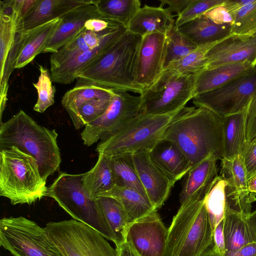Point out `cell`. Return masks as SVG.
Listing matches in <instances>:
<instances>
[{"label":"cell","instance_id":"obj_1","mask_svg":"<svg viewBox=\"0 0 256 256\" xmlns=\"http://www.w3.org/2000/svg\"><path fill=\"white\" fill-rule=\"evenodd\" d=\"M126 30L123 24L102 14L88 20L78 36L51 54L52 80L62 84L73 82Z\"/></svg>","mask_w":256,"mask_h":256},{"label":"cell","instance_id":"obj_2","mask_svg":"<svg viewBox=\"0 0 256 256\" xmlns=\"http://www.w3.org/2000/svg\"><path fill=\"white\" fill-rule=\"evenodd\" d=\"M163 139L174 144L192 166L212 154L224 158L222 120L202 107H184L168 126Z\"/></svg>","mask_w":256,"mask_h":256},{"label":"cell","instance_id":"obj_3","mask_svg":"<svg viewBox=\"0 0 256 256\" xmlns=\"http://www.w3.org/2000/svg\"><path fill=\"white\" fill-rule=\"evenodd\" d=\"M142 36L128 30L101 56L86 67L76 80L116 90L143 92L136 83Z\"/></svg>","mask_w":256,"mask_h":256},{"label":"cell","instance_id":"obj_4","mask_svg":"<svg viewBox=\"0 0 256 256\" xmlns=\"http://www.w3.org/2000/svg\"><path fill=\"white\" fill-rule=\"evenodd\" d=\"M0 126V148L16 146L32 156L46 180L59 170L62 160L55 130L38 124L22 110Z\"/></svg>","mask_w":256,"mask_h":256},{"label":"cell","instance_id":"obj_5","mask_svg":"<svg viewBox=\"0 0 256 256\" xmlns=\"http://www.w3.org/2000/svg\"><path fill=\"white\" fill-rule=\"evenodd\" d=\"M46 180L36 160L16 146L0 148V196L13 204H31L46 196Z\"/></svg>","mask_w":256,"mask_h":256},{"label":"cell","instance_id":"obj_6","mask_svg":"<svg viewBox=\"0 0 256 256\" xmlns=\"http://www.w3.org/2000/svg\"><path fill=\"white\" fill-rule=\"evenodd\" d=\"M213 234L204 200H188L168 228L164 256H202L214 244Z\"/></svg>","mask_w":256,"mask_h":256},{"label":"cell","instance_id":"obj_7","mask_svg":"<svg viewBox=\"0 0 256 256\" xmlns=\"http://www.w3.org/2000/svg\"><path fill=\"white\" fill-rule=\"evenodd\" d=\"M82 176L60 172L48 188L46 196L54 198L74 220L91 226L115 244L114 236L96 199L84 187Z\"/></svg>","mask_w":256,"mask_h":256},{"label":"cell","instance_id":"obj_8","mask_svg":"<svg viewBox=\"0 0 256 256\" xmlns=\"http://www.w3.org/2000/svg\"><path fill=\"white\" fill-rule=\"evenodd\" d=\"M182 110L164 114L140 113L116 133L100 141L96 150L109 156L150 150L162 139L167 128Z\"/></svg>","mask_w":256,"mask_h":256},{"label":"cell","instance_id":"obj_9","mask_svg":"<svg viewBox=\"0 0 256 256\" xmlns=\"http://www.w3.org/2000/svg\"><path fill=\"white\" fill-rule=\"evenodd\" d=\"M44 228L62 256H118L116 248L100 233L76 220L50 222Z\"/></svg>","mask_w":256,"mask_h":256},{"label":"cell","instance_id":"obj_10","mask_svg":"<svg viewBox=\"0 0 256 256\" xmlns=\"http://www.w3.org/2000/svg\"><path fill=\"white\" fill-rule=\"evenodd\" d=\"M198 74L182 75L164 70L157 80L140 94V113L164 114L183 109L194 98Z\"/></svg>","mask_w":256,"mask_h":256},{"label":"cell","instance_id":"obj_11","mask_svg":"<svg viewBox=\"0 0 256 256\" xmlns=\"http://www.w3.org/2000/svg\"><path fill=\"white\" fill-rule=\"evenodd\" d=\"M0 245L13 256H62L44 228L22 216L0 219Z\"/></svg>","mask_w":256,"mask_h":256},{"label":"cell","instance_id":"obj_12","mask_svg":"<svg viewBox=\"0 0 256 256\" xmlns=\"http://www.w3.org/2000/svg\"><path fill=\"white\" fill-rule=\"evenodd\" d=\"M256 90V66L220 87L196 96L192 103L224 118L246 111Z\"/></svg>","mask_w":256,"mask_h":256},{"label":"cell","instance_id":"obj_13","mask_svg":"<svg viewBox=\"0 0 256 256\" xmlns=\"http://www.w3.org/2000/svg\"><path fill=\"white\" fill-rule=\"evenodd\" d=\"M106 110L85 126L81 133L84 144L90 146L110 137L140 113V98L128 92L114 90Z\"/></svg>","mask_w":256,"mask_h":256},{"label":"cell","instance_id":"obj_14","mask_svg":"<svg viewBox=\"0 0 256 256\" xmlns=\"http://www.w3.org/2000/svg\"><path fill=\"white\" fill-rule=\"evenodd\" d=\"M221 161L220 176L226 182V208L248 216L252 212L256 195L249 190L243 158L240 154Z\"/></svg>","mask_w":256,"mask_h":256},{"label":"cell","instance_id":"obj_15","mask_svg":"<svg viewBox=\"0 0 256 256\" xmlns=\"http://www.w3.org/2000/svg\"><path fill=\"white\" fill-rule=\"evenodd\" d=\"M168 234L156 210L132 222L125 240L141 256H164Z\"/></svg>","mask_w":256,"mask_h":256},{"label":"cell","instance_id":"obj_16","mask_svg":"<svg viewBox=\"0 0 256 256\" xmlns=\"http://www.w3.org/2000/svg\"><path fill=\"white\" fill-rule=\"evenodd\" d=\"M206 58V69L241 62H248L255 66L256 36L231 34L211 46Z\"/></svg>","mask_w":256,"mask_h":256},{"label":"cell","instance_id":"obj_17","mask_svg":"<svg viewBox=\"0 0 256 256\" xmlns=\"http://www.w3.org/2000/svg\"><path fill=\"white\" fill-rule=\"evenodd\" d=\"M166 35L154 33L142 37L137 66L136 83L143 90L164 70Z\"/></svg>","mask_w":256,"mask_h":256},{"label":"cell","instance_id":"obj_18","mask_svg":"<svg viewBox=\"0 0 256 256\" xmlns=\"http://www.w3.org/2000/svg\"><path fill=\"white\" fill-rule=\"evenodd\" d=\"M134 166L148 198L158 210L167 200L174 184L152 161L150 150L132 154Z\"/></svg>","mask_w":256,"mask_h":256},{"label":"cell","instance_id":"obj_19","mask_svg":"<svg viewBox=\"0 0 256 256\" xmlns=\"http://www.w3.org/2000/svg\"><path fill=\"white\" fill-rule=\"evenodd\" d=\"M102 15L93 3L76 8L60 18V22L42 53L57 52L74 38L89 20Z\"/></svg>","mask_w":256,"mask_h":256},{"label":"cell","instance_id":"obj_20","mask_svg":"<svg viewBox=\"0 0 256 256\" xmlns=\"http://www.w3.org/2000/svg\"><path fill=\"white\" fill-rule=\"evenodd\" d=\"M212 154L192 168L180 194L181 204L188 200H204L218 176L216 162Z\"/></svg>","mask_w":256,"mask_h":256},{"label":"cell","instance_id":"obj_21","mask_svg":"<svg viewBox=\"0 0 256 256\" xmlns=\"http://www.w3.org/2000/svg\"><path fill=\"white\" fill-rule=\"evenodd\" d=\"M150 155L154 164L174 183L192 168L180 150L165 139L161 140L150 150Z\"/></svg>","mask_w":256,"mask_h":256},{"label":"cell","instance_id":"obj_22","mask_svg":"<svg viewBox=\"0 0 256 256\" xmlns=\"http://www.w3.org/2000/svg\"><path fill=\"white\" fill-rule=\"evenodd\" d=\"M174 16L166 8L144 4L138 10L127 26L130 32L144 36L160 33L166 34L175 24Z\"/></svg>","mask_w":256,"mask_h":256},{"label":"cell","instance_id":"obj_23","mask_svg":"<svg viewBox=\"0 0 256 256\" xmlns=\"http://www.w3.org/2000/svg\"><path fill=\"white\" fill-rule=\"evenodd\" d=\"M94 0H37L32 10L22 19L26 30H32L60 18L72 10L93 3Z\"/></svg>","mask_w":256,"mask_h":256},{"label":"cell","instance_id":"obj_24","mask_svg":"<svg viewBox=\"0 0 256 256\" xmlns=\"http://www.w3.org/2000/svg\"><path fill=\"white\" fill-rule=\"evenodd\" d=\"M254 67L248 62H241L204 70L196 76L194 91V98L198 94L222 86L249 72Z\"/></svg>","mask_w":256,"mask_h":256},{"label":"cell","instance_id":"obj_25","mask_svg":"<svg viewBox=\"0 0 256 256\" xmlns=\"http://www.w3.org/2000/svg\"><path fill=\"white\" fill-rule=\"evenodd\" d=\"M176 27L198 46L226 38L232 34V28L230 24H216L204 14Z\"/></svg>","mask_w":256,"mask_h":256},{"label":"cell","instance_id":"obj_26","mask_svg":"<svg viewBox=\"0 0 256 256\" xmlns=\"http://www.w3.org/2000/svg\"><path fill=\"white\" fill-rule=\"evenodd\" d=\"M82 181L86 191L94 199L109 192L116 186L110 156L98 154L94 166L83 174Z\"/></svg>","mask_w":256,"mask_h":256},{"label":"cell","instance_id":"obj_27","mask_svg":"<svg viewBox=\"0 0 256 256\" xmlns=\"http://www.w3.org/2000/svg\"><path fill=\"white\" fill-rule=\"evenodd\" d=\"M60 21V18H58L28 30L26 38L16 60L15 68L25 66L32 61L37 55L42 53Z\"/></svg>","mask_w":256,"mask_h":256},{"label":"cell","instance_id":"obj_28","mask_svg":"<svg viewBox=\"0 0 256 256\" xmlns=\"http://www.w3.org/2000/svg\"><path fill=\"white\" fill-rule=\"evenodd\" d=\"M246 110L221 118L224 158L230 159L242 154L247 144L246 138Z\"/></svg>","mask_w":256,"mask_h":256},{"label":"cell","instance_id":"obj_29","mask_svg":"<svg viewBox=\"0 0 256 256\" xmlns=\"http://www.w3.org/2000/svg\"><path fill=\"white\" fill-rule=\"evenodd\" d=\"M246 216L226 208L223 219V232L226 252L235 251L254 242L248 228Z\"/></svg>","mask_w":256,"mask_h":256},{"label":"cell","instance_id":"obj_30","mask_svg":"<svg viewBox=\"0 0 256 256\" xmlns=\"http://www.w3.org/2000/svg\"><path fill=\"white\" fill-rule=\"evenodd\" d=\"M114 93V90L77 80L76 86L62 96V104L72 118L82 104L95 99L112 98Z\"/></svg>","mask_w":256,"mask_h":256},{"label":"cell","instance_id":"obj_31","mask_svg":"<svg viewBox=\"0 0 256 256\" xmlns=\"http://www.w3.org/2000/svg\"><path fill=\"white\" fill-rule=\"evenodd\" d=\"M95 199L114 236L117 246L125 240L128 229L132 222L123 206L116 198L100 196Z\"/></svg>","mask_w":256,"mask_h":256},{"label":"cell","instance_id":"obj_32","mask_svg":"<svg viewBox=\"0 0 256 256\" xmlns=\"http://www.w3.org/2000/svg\"><path fill=\"white\" fill-rule=\"evenodd\" d=\"M104 196H111L118 200L132 222L157 210L148 197L130 188L116 186Z\"/></svg>","mask_w":256,"mask_h":256},{"label":"cell","instance_id":"obj_33","mask_svg":"<svg viewBox=\"0 0 256 256\" xmlns=\"http://www.w3.org/2000/svg\"><path fill=\"white\" fill-rule=\"evenodd\" d=\"M110 156L116 186L133 188L148 197L138 176L132 154H124Z\"/></svg>","mask_w":256,"mask_h":256},{"label":"cell","instance_id":"obj_34","mask_svg":"<svg viewBox=\"0 0 256 256\" xmlns=\"http://www.w3.org/2000/svg\"><path fill=\"white\" fill-rule=\"evenodd\" d=\"M94 4L103 16L126 27L141 8L139 0H94Z\"/></svg>","mask_w":256,"mask_h":256},{"label":"cell","instance_id":"obj_35","mask_svg":"<svg viewBox=\"0 0 256 256\" xmlns=\"http://www.w3.org/2000/svg\"><path fill=\"white\" fill-rule=\"evenodd\" d=\"M198 46L180 32L175 24L166 34L164 70L195 50Z\"/></svg>","mask_w":256,"mask_h":256},{"label":"cell","instance_id":"obj_36","mask_svg":"<svg viewBox=\"0 0 256 256\" xmlns=\"http://www.w3.org/2000/svg\"><path fill=\"white\" fill-rule=\"evenodd\" d=\"M226 186V182L218 175L204 199V204L213 230L223 220L224 216Z\"/></svg>","mask_w":256,"mask_h":256},{"label":"cell","instance_id":"obj_37","mask_svg":"<svg viewBox=\"0 0 256 256\" xmlns=\"http://www.w3.org/2000/svg\"><path fill=\"white\" fill-rule=\"evenodd\" d=\"M214 44H215L198 46L197 49L186 56L171 63L166 69L172 70L182 75L199 73L206 68L207 64L206 54Z\"/></svg>","mask_w":256,"mask_h":256},{"label":"cell","instance_id":"obj_38","mask_svg":"<svg viewBox=\"0 0 256 256\" xmlns=\"http://www.w3.org/2000/svg\"><path fill=\"white\" fill-rule=\"evenodd\" d=\"M40 72L38 80L32 83L36 90L38 98L34 106V110L42 113L54 103L55 87L52 84L50 72L43 66L38 64Z\"/></svg>","mask_w":256,"mask_h":256},{"label":"cell","instance_id":"obj_39","mask_svg":"<svg viewBox=\"0 0 256 256\" xmlns=\"http://www.w3.org/2000/svg\"><path fill=\"white\" fill-rule=\"evenodd\" d=\"M112 98L92 100L81 104L71 118L75 128L80 129L98 118L108 108Z\"/></svg>","mask_w":256,"mask_h":256},{"label":"cell","instance_id":"obj_40","mask_svg":"<svg viewBox=\"0 0 256 256\" xmlns=\"http://www.w3.org/2000/svg\"><path fill=\"white\" fill-rule=\"evenodd\" d=\"M231 14L234 19L232 34H250L256 29V0Z\"/></svg>","mask_w":256,"mask_h":256},{"label":"cell","instance_id":"obj_41","mask_svg":"<svg viewBox=\"0 0 256 256\" xmlns=\"http://www.w3.org/2000/svg\"><path fill=\"white\" fill-rule=\"evenodd\" d=\"M226 0H194L180 14L177 16L175 26H178L203 15L209 10L222 4Z\"/></svg>","mask_w":256,"mask_h":256},{"label":"cell","instance_id":"obj_42","mask_svg":"<svg viewBox=\"0 0 256 256\" xmlns=\"http://www.w3.org/2000/svg\"><path fill=\"white\" fill-rule=\"evenodd\" d=\"M246 138L247 144L256 140V90L246 112Z\"/></svg>","mask_w":256,"mask_h":256},{"label":"cell","instance_id":"obj_43","mask_svg":"<svg viewBox=\"0 0 256 256\" xmlns=\"http://www.w3.org/2000/svg\"><path fill=\"white\" fill-rule=\"evenodd\" d=\"M204 15L218 24H230L232 26L234 22L232 16L223 4L212 8L206 12Z\"/></svg>","mask_w":256,"mask_h":256},{"label":"cell","instance_id":"obj_44","mask_svg":"<svg viewBox=\"0 0 256 256\" xmlns=\"http://www.w3.org/2000/svg\"><path fill=\"white\" fill-rule=\"evenodd\" d=\"M241 155L249 179L256 174V142L247 144Z\"/></svg>","mask_w":256,"mask_h":256},{"label":"cell","instance_id":"obj_45","mask_svg":"<svg viewBox=\"0 0 256 256\" xmlns=\"http://www.w3.org/2000/svg\"><path fill=\"white\" fill-rule=\"evenodd\" d=\"M194 0H160V6L167 5L166 9L172 14L174 12L178 16L184 12Z\"/></svg>","mask_w":256,"mask_h":256},{"label":"cell","instance_id":"obj_46","mask_svg":"<svg viewBox=\"0 0 256 256\" xmlns=\"http://www.w3.org/2000/svg\"><path fill=\"white\" fill-rule=\"evenodd\" d=\"M213 240L214 248L222 256H224L226 252V249L223 232V220L214 228Z\"/></svg>","mask_w":256,"mask_h":256},{"label":"cell","instance_id":"obj_47","mask_svg":"<svg viewBox=\"0 0 256 256\" xmlns=\"http://www.w3.org/2000/svg\"><path fill=\"white\" fill-rule=\"evenodd\" d=\"M224 256H256V242L247 244L235 251L226 252Z\"/></svg>","mask_w":256,"mask_h":256},{"label":"cell","instance_id":"obj_48","mask_svg":"<svg viewBox=\"0 0 256 256\" xmlns=\"http://www.w3.org/2000/svg\"><path fill=\"white\" fill-rule=\"evenodd\" d=\"M118 256H141L126 240L116 246Z\"/></svg>","mask_w":256,"mask_h":256},{"label":"cell","instance_id":"obj_49","mask_svg":"<svg viewBox=\"0 0 256 256\" xmlns=\"http://www.w3.org/2000/svg\"><path fill=\"white\" fill-rule=\"evenodd\" d=\"M254 0H226L223 6L230 13V14L237 11L242 6L249 4Z\"/></svg>","mask_w":256,"mask_h":256},{"label":"cell","instance_id":"obj_50","mask_svg":"<svg viewBox=\"0 0 256 256\" xmlns=\"http://www.w3.org/2000/svg\"><path fill=\"white\" fill-rule=\"evenodd\" d=\"M246 222L252 240L256 242V210L247 216Z\"/></svg>","mask_w":256,"mask_h":256},{"label":"cell","instance_id":"obj_51","mask_svg":"<svg viewBox=\"0 0 256 256\" xmlns=\"http://www.w3.org/2000/svg\"><path fill=\"white\" fill-rule=\"evenodd\" d=\"M37 0H23L20 11L22 19L32 10Z\"/></svg>","mask_w":256,"mask_h":256},{"label":"cell","instance_id":"obj_52","mask_svg":"<svg viewBox=\"0 0 256 256\" xmlns=\"http://www.w3.org/2000/svg\"><path fill=\"white\" fill-rule=\"evenodd\" d=\"M248 188L250 192L256 195V174L248 179Z\"/></svg>","mask_w":256,"mask_h":256},{"label":"cell","instance_id":"obj_53","mask_svg":"<svg viewBox=\"0 0 256 256\" xmlns=\"http://www.w3.org/2000/svg\"><path fill=\"white\" fill-rule=\"evenodd\" d=\"M202 256H222L216 250L213 244Z\"/></svg>","mask_w":256,"mask_h":256},{"label":"cell","instance_id":"obj_54","mask_svg":"<svg viewBox=\"0 0 256 256\" xmlns=\"http://www.w3.org/2000/svg\"><path fill=\"white\" fill-rule=\"evenodd\" d=\"M251 36H256V29L252 31L250 34Z\"/></svg>","mask_w":256,"mask_h":256},{"label":"cell","instance_id":"obj_55","mask_svg":"<svg viewBox=\"0 0 256 256\" xmlns=\"http://www.w3.org/2000/svg\"></svg>","mask_w":256,"mask_h":256}]
</instances>
